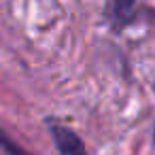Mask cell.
Wrapping results in <instances>:
<instances>
[{
  "mask_svg": "<svg viewBox=\"0 0 155 155\" xmlns=\"http://www.w3.org/2000/svg\"><path fill=\"white\" fill-rule=\"evenodd\" d=\"M45 123L49 127V134H51L53 144H55V149H58L60 155H87L85 142L81 140V136L70 125L58 121L55 117H47Z\"/></svg>",
  "mask_w": 155,
  "mask_h": 155,
  "instance_id": "1",
  "label": "cell"
},
{
  "mask_svg": "<svg viewBox=\"0 0 155 155\" xmlns=\"http://www.w3.org/2000/svg\"><path fill=\"white\" fill-rule=\"evenodd\" d=\"M136 0H106L104 7V19L115 32H121L134 21Z\"/></svg>",
  "mask_w": 155,
  "mask_h": 155,
  "instance_id": "2",
  "label": "cell"
},
{
  "mask_svg": "<svg viewBox=\"0 0 155 155\" xmlns=\"http://www.w3.org/2000/svg\"><path fill=\"white\" fill-rule=\"evenodd\" d=\"M0 149H2V153L5 155H30L19 142H15L2 127H0Z\"/></svg>",
  "mask_w": 155,
  "mask_h": 155,
  "instance_id": "3",
  "label": "cell"
},
{
  "mask_svg": "<svg viewBox=\"0 0 155 155\" xmlns=\"http://www.w3.org/2000/svg\"><path fill=\"white\" fill-rule=\"evenodd\" d=\"M153 89H155V83H153ZM153 144H155V123H153Z\"/></svg>",
  "mask_w": 155,
  "mask_h": 155,
  "instance_id": "4",
  "label": "cell"
}]
</instances>
